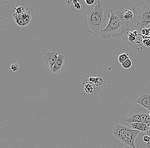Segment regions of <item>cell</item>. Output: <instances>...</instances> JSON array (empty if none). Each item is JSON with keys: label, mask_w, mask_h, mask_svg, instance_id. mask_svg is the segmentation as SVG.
<instances>
[{"label": "cell", "mask_w": 150, "mask_h": 148, "mask_svg": "<svg viewBox=\"0 0 150 148\" xmlns=\"http://www.w3.org/2000/svg\"><path fill=\"white\" fill-rule=\"evenodd\" d=\"M14 21L16 22L17 25L21 27H23L26 26L24 20L22 19L20 15L18 14L15 13L13 14Z\"/></svg>", "instance_id": "obj_13"}, {"label": "cell", "mask_w": 150, "mask_h": 148, "mask_svg": "<svg viewBox=\"0 0 150 148\" xmlns=\"http://www.w3.org/2000/svg\"><path fill=\"white\" fill-rule=\"evenodd\" d=\"M69 63V60L66 56L60 54L51 72L54 74H60L67 67Z\"/></svg>", "instance_id": "obj_7"}, {"label": "cell", "mask_w": 150, "mask_h": 148, "mask_svg": "<svg viewBox=\"0 0 150 148\" xmlns=\"http://www.w3.org/2000/svg\"><path fill=\"white\" fill-rule=\"evenodd\" d=\"M134 15V29L139 34L143 28H150V0L142 1L133 6Z\"/></svg>", "instance_id": "obj_3"}, {"label": "cell", "mask_w": 150, "mask_h": 148, "mask_svg": "<svg viewBox=\"0 0 150 148\" xmlns=\"http://www.w3.org/2000/svg\"><path fill=\"white\" fill-rule=\"evenodd\" d=\"M130 125L133 129L138 130L142 132H148L150 129V127L144 123H134Z\"/></svg>", "instance_id": "obj_11"}, {"label": "cell", "mask_w": 150, "mask_h": 148, "mask_svg": "<svg viewBox=\"0 0 150 148\" xmlns=\"http://www.w3.org/2000/svg\"><path fill=\"white\" fill-rule=\"evenodd\" d=\"M111 14V9L105 1H97L94 7L84 12L85 30L90 34L97 37L107 26Z\"/></svg>", "instance_id": "obj_1"}, {"label": "cell", "mask_w": 150, "mask_h": 148, "mask_svg": "<svg viewBox=\"0 0 150 148\" xmlns=\"http://www.w3.org/2000/svg\"><path fill=\"white\" fill-rule=\"evenodd\" d=\"M72 2H73V4H74L75 8L79 11L81 8V6L79 4V3L78 1H73Z\"/></svg>", "instance_id": "obj_19"}, {"label": "cell", "mask_w": 150, "mask_h": 148, "mask_svg": "<svg viewBox=\"0 0 150 148\" xmlns=\"http://www.w3.org/2000/svg\"><path fill=\"white\" fill-rule=\"evenodd\" d=\"M129 57V54L128 53H122L120 54L119 56L118 60H119V62L122 64L128 59Z\"/></svg>", "instance_id": "obj_14"}, {"label": "cell", "mask_w": 150, "mask_h": 148, "mask_svg": "<svg viewBox=\"0 0 150 148\" xmlns=\"http://www.w3.org/2000/svg\"></svg>", "instance_id": "obj_25"}, {"label": "cell", "mask_w": 150, "mask_h": 148, "mask_svg": "<svg viewBox=\"0 0 150 148\" xmlns=\"http://www.w3.org/2000/svg\"><path fill=\"white\" fill-rule=\"evenodd\" d=\"M133 5L131 4H126L122 8V16L124 19L127 22L133 24L134 21V15L133 11Z\"/></svg>", "instance_id": "obj_9"}, {"label": "cell", "mask_w": 150, "mask_h": 148, "mask_svg": "<svg viewBox=\"0 0 150 148\" xmlns=\"http://www.w3.org/2000/svg\"><path fill=\"white\" fill-rule=\"evenodd\" d=\"M148 132H149V133H150V129L149 130V131H148Z\"/></svg>", "instance_id": "obj_23"}, {"label": "cell", "mask_w": 150, "mask_h": 148, "mask_svg": "<svg viewBox=\"0 0 150 148\" xmlns=\"http://www.w3.org/2000/svg\"><path fill=\"white\" fill-rule=\"evenodd\" d=\"M150 111L140 105L137 103L131 108L125 119L128 124L134 123H144L146 118L150 115Z\"/></svg>", "instance_id": "obj_5"}, {"label": "cell", "mask_w": 150, "mask_h": 148, "mask_svg": "<svg viewBox=\"0 0 150 148\" xmlns=\"http://www.w3.org/2000/svg\"><path fill=\"white\" fill-rule=\"evenodd\" d=\"M10 68H11V70H12L13 72H16L18 70L19 67L18 64H12V65H11Z\"/></svg>", "instance_id": "obj_20"}, {"label": "cell", "mask_w": 150, "mask_h": 148, "mask_svg": "<svg viewBox=\"0 0 150 148\" xmlns=\"http://www.w3.org/2000/svg\"><path fill=\"white\" fill-rule=\"evenodd\" d=\"M16 10V13L18 14H21L26 12L25 8L23 6H20L17 8H14Z\"/></svg>", "instance_id": "obj_17"}, {"label": "cell", "mask_w": 150, "mask_h": 148, "mask_svg": "<svg viewBox=\"0 0 150 148\" xmlns=\"http://www.w3.org/2000/svg\"><path fill=\"white\" fill-rule=\"evenodd\" d=\"M136 103L150 111V95L143 93L137 99Z\"/></svg>", "instance_id": "obj_10"}, {"label": "cell", "mask_w": 150, "mask_h": 148, "mask_svg": "<svg viewBox=\"0 0 150 148\" xmlns=\"http://www.w3.org/2000/svg\"><path fill=\"white\" fill-rule=\"evenodd\" d=\"M139 132L138 130L131 129L122 125L117 124L112 130V133L116 138L124 144L131 148H137L135 141Z\"/></svg>", "instance_id": "obj_4"}, {"label": "cell", "mask_w": 150, "mask_h": 148, "mask_svg": "<svg viewBox=\"0 0 150 148\" xmlns=\"http://www.w3.org/2000/svg\"><path fill=\"white\" fill-rule=\"evenodd\" d=\"M93 88L90 84H87L85 85L84 90L87 93H91L93 92Z\"/></svg>", "instance_id": "obj_16"}, {"label": "cell", "mask_w": 150, "mask_h": 148, "mask_svg": "<svg viewBox=\"0 0 150 148\" xmlns=\"http://www.w3.org/2000/svg\"><path fill=\"white\" fill-rule=\"evenodd\" d=\"M121 65L122 67H123V68H125V69H128V68H130L131 66H132V62H131L130 58H128L125 61L122 63Z\"/></svg>", "instance_id": "obj_15"}, {"label": "cell", "mask_w": 150, "mask_h": 148, "mask_svg": "<svg viewBox=\"0 0 150 148\" xmlns=\"http://www.w3.org/2000/svg\"><path fill=\"white\" fill-rule=\"evenodd\" d=\"M85 2L87 5H91L93 4L95 2V0H85Z\"/></svg>", "instance_id": "obj_21"}, {"label": "cell", "mask_w": 150, "mask_h": 148, "mask_svg": "<svg viewBox=\"0 0 150 148\" xmlns=\"http://www.w3.org/2000/svg\"><path fill=\"white\" fill-rule=\"evenodd\" d=\"M135 145L137 148H150V133L139 132L136 137Z\"/></svg>", "instance_id": "obj_8"}, {"label": "cell", "mask_w": 150, "mask_h": 148, "mask_svg": "<svg viewBox=\"0 0 150 148\" xmlns=\"http://www.w3.org/2000/svg\"><path fill=\"white\" fill-rule=\"evenodd\" d=\"M111 13L107 26L99 34L102 39L108 40L121 37L132 30L131 23L124 19L122 7L114 6L111 9Z\"/></svg>", "instance_id": "obj_2"}, {"label": "cell", "mask_w": 150, "mask_h": 148, "mask_svg": "<svg viewBox=\"0 0 150 148\" xmlns=\"http://www.w3.org/2000/svg\"></svg>", "instance_id": "obj_26"}, {"label": "cell", "mask_w": 150, "mask_h": 148, "mask_svg": "<svg viewBox=\"0 0 150 148\" xmlns=\"http://www.w3.org/2000/svg\"><path fill=\"white\" fill-rule=\"evenodd\" d=\"M105 148H131V147L124 144L120 140L116 138L112 140Z\"/></svg>", "instance_id": "obj_12"}, {"label": "cell", "mask_w": 150, "mask_h": 148, "mask_svg": "<svg viewBox=\"0 0 150 148\" xmlns=\"http://www.w3.org/2000/svg\"><path fill=\"white\" fill-rule=\"evenodd\" d=\"M145 123L149 127H150V115L147 117L145 120Z\"/></svg>", "instance_id": "obj_22"}, {"label": "cell", "mask_w": 150, "mask_h": 148, "mask_svg": "<svg viewBox=\"0 0 150 148\" xmlns=\"http://www.w3.org/2000/svg\"><path fill=\"white\" fill-rule=\"evenodd\" d=\"M142 42L145 47H150V39L149 38H145L142 40Z\"/></svg>", "instance_id": "obj_18"}, {"label": "cell", "mask_w": 150, "mask_h": 148, "mask_svg": "<svg viewBox=\"0 0 150 148\" xmlns=\"http://www.w3.org/2000/svg\"><path fill=\"white\" fill-rule=\"evenodd\" d=\"M60 53L56 49L46 51L44 53L43 59L46 65L51 70L55 65Z\"/></svg>", "instance_id": "obj_6"}, {"label": "cell", "mask_w": 150, "mask_h": 148, "mask_svg": "<svg viewBox=\"0 0 150 148\" xmlns=\"http://www.w3.org/2000/svg\"><path fill=\"white\" fill-rule=\"evenodd\" d=\"M149 36H150V31Z\"/></svg>", "instance_id": "obj_24"}]
</instances>
